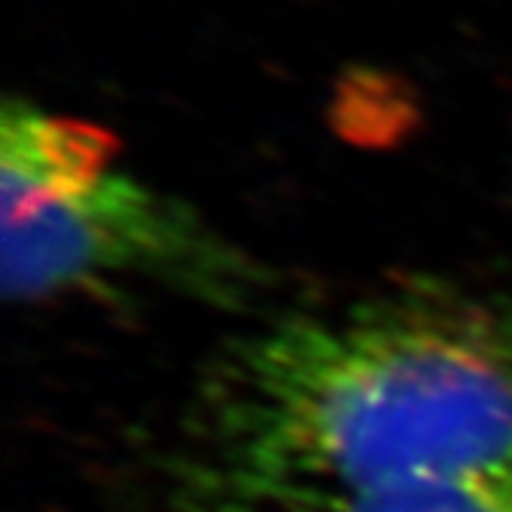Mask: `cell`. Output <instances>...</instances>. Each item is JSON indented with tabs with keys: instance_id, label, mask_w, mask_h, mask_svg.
Masks as SVG:
<instances>
[{
	"instance_id": "6da1fadb",
	"label": "cell",
	"mask_w": 512,
	"mask_h": 512,
	"mask_svg": "<svg viewBox=\"0 0 512 512\" xmlns=\"http://www.w3.org/2000/svg\"><path fill=\"white\" fill-rule=\"evenodd\" d=\"M512 463V284L408 278L272 318L207 374L186 512H315L414 475Z\"/></svg>"
},
{
	"instance_id": "7a4b0ae2",
	"label": "cell",
	"mask_w": 512,
	"mask_h": 512,
	"mask_svg": "<svg viewBox=\"0 0 512 512\" xmlns=\"http://www.w3.org/2000/svg\"><path fill=\"white\" fill-rule=\"evenodd\" d=\"M0 219L19 303L164 294L244 312L272 290L244 244L127 170L105 130L28 99L0 115Z\"/></svg>"
},
{
	"instance_id": "3957f363",
	"label": "cell",
	"mask_w": 512,
	"mask_h": 512,
	"mask_svg": "<svg viewBox=\"0 0 512 512\" xmlns=\"http://www.w3.org/2000/svg\"><path fill=\"white\" fill-rule=\"evenodd\" d=\"M315 512H512V463L414 475Z\"/></svg>"
}]
</instances>
